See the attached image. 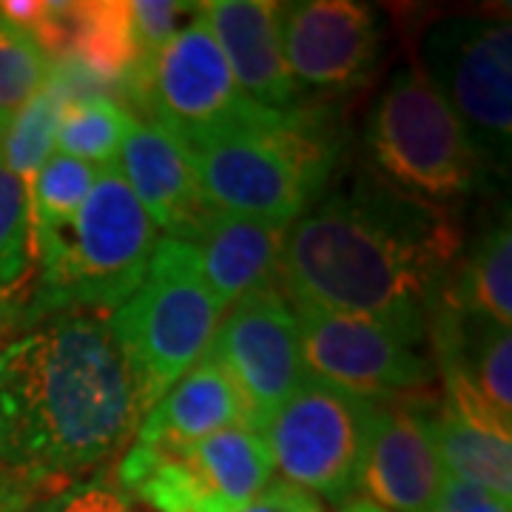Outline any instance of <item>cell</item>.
Returning <instances> with one entry per match:
<instances>
[{
	"instance_id": "cell-1",
	"label": "cell",
	"mask_w": 512,
	"mask_h": 512,
	"mask_svg": "<svg viewBox=\"0 0 512 512\" xmlns=\"http://www.w3.org/2000/svg\"><path fill=\"white\" fill-rule=\"evenodd\" d=\"M458 259L461 228L450 208L359 177L288 228L279 291L293 308L370 319L416 350Z\"/></svg>"
},
{
	"instance_id": "cell-2",
	"label": "cell",
	"mask_w": 512,
	"mask_h": 512,
	"mask_svg": "<svg viewBox=\"0 0 512 512\" xmlns=\"http://www.w3.org/2000/svg\"><path fill=\"white\" fill-rule=\"evenodd\" d=\"M140 419L123 353L94 316H57L0 350V467L12 476L69 487Z\"/></svg>"
},
{
	"instance_id": "cell-3",
	"label": "cell",
	"mask_w": 512,
	"mask_h": 512,
	"mask_svg": "<svg viewBox=\"0 0 512 512\" xmlns=\"http://www.w3.org/2000/svg\"><path fill=\"white\" fill-rule=\"evenodd\" d=\"M157 245L160 231L117 165L100 168L77 217L37 239L40 288L32 319L66 311H117L143 285Z\"/></svg>"
},
{
	"instance_id": "cell-4",
	"label": "cell",
	"mask_w": 512,
	"mask_h": 512,
	"mask_svg": "<svg viewBox=\"0 0 512 512\" xmlns=\"http://www.w3.org/2000/svg\"><path fill=\"white\" fill-rule=\"evenodd\" d=\"M214 211L291 228L328 185L336 146L319 114L276 111L259 128L188 146Z\"/></svg>"
},
{
	"instance_id": "cell-5",
	"label": "cell",
	"mask_w": 512,
	"mask_h": 512,
	"mask_svg": "<svg viewBox=\"0 0 512 512\" xmlns=\"http://www.w3.org/2000/svg\"><path fill=\"white\" fill-rule=\"evenodd\" d=\"M222 313L202 276L197 248L183 239H160L143 285L109 319L143 416L200 362Z\"/></svg>"
},
{
	"instance_id": "cell-6",
	"label": "cell",
	"mask_w": 512,
	"mask_h": 512,
	"mask_svg": "<svg viewBox=\"0 0 512 512\" xmlns=\"http://www.w3.org/2000/svg\"><path fill=\"white\" fill-rule=\"evenodd\" d=\"M367 148L393 188L436 208L467 200L487 177L456 114L416 66L393 74L376 100Z\"/></svg>"
},
{
	"instance_id": "cell-7",
	"label": "cell",
	"mask_w": 512,
	"mask_h": 512,
	"mask_svg": "<svg viewBox=\"0 0 512 512\" xmlns=\"http://www.w3.org/2000/svg\"><path fill=\"white\" fill-rule=\"evenodd\" d=\"M421 77L456 114L481 163L507 171L512 154V29L504 18L456 15L421 37Z\"/></svg>"
},
{
	"instance_id": "cell-8",
	"label": "cell",
	"mask_w": 512,
	"mask_h": 512,
	"mask_svg": "<svg viewBox=\"0 0 512 512\" xmlns=\"http://www.w3.org/2000/svg\"><path fill=\"white\" fill-rule=\"evenodd\" d=\"M274 476L265 436L231 427L183 447L131 444L117 481L151 512H242Z\"/></svg>"
},
{
	"instance_id": "cell-9",
	"label": "cell",
	"mask_w": 512,
	"mask_h": 512,
	"mask_svg": "<svg viewBox=\"0 0 512 512\" xmlns=\"http://www.w3.org/2000/svg\"><path fill=\"white\" fill-rule=\"evenodd\" d=\"M376 404L311 376L262 430L274 467L316 498L345 504L359 490Z\"/></svg>"
},
{
	"instance_id": "cell-10",
	"label": "cell",
	"mask_w": 512,
	"mask_h": 512,
	"mask_svg": "<svg viewBox=\"0 0 512 512\" xmlns=\"http://www.w3.org/2000/svg\"><path fill=\"white\" fill-rule=\"evenodd\" d=\"M137 103L151 111V123L174 134L185 148L265 126L276 114L259 109L239 92L231 66L202 18L200 3L188 26L154 57Z\"/></svg>"
},
{
	"instance_id": "cell-11",
	"label": "cell",
	"mask_w": 512,
	"mask_h": 512,
	"mask_svg": "<svg viewBox=\"0 0 512 512\" xmlns=\"http://www.w3.org/2000/svg\"><path fill=\"white\" fill-rule=\"evenodd\" d=\"M202 356L237 387L256 433H262L279 407L311 379L302 362L296 313L274 285L245 293L222 313Z\"/></svg>"
},
{
	"instance_id": "cell-12",
	"label": "cell",
	"mask_w": 512,
	"mask_h": 512,
	"mask_svg": "<svg viewBox=\"0 0 512 512\" xmlns=\"http://www.w3.org/2000/svg\"><path fill=\"white\" fill-rule=\"evenodd\" d=\"M293 308V305H291ZM308 376L379 402L433 382V367L382 325L350 313L293 308Z\"/></svg>"
},
{
	"instance_id": "cell-13",
	"label": "cell",
	"mask_w": 512,
	"mask_h": 512,
	"mask_svg": "<svg viewBox=\"0 0 512 512\" xmlns=\"http://www.w3.org/2000/svg\"><path fill=\"white\" fill-rule=\"evenodd\" d=\"M282 52L296 89L350 92L373 77L382 55L376 12L353 0L279 6Z\"/></svg>"
},
{
	"instance_id": "cell-14",
	"label": "cell",
	"mask_w": 512,
	"mask_h": 512,
	"mask_svg": "<svg viewBox=\"0 0 512 512\" xmlns=\"http://www.w3.org/2000/svg\"><path fill=\"white\" fill-rule=\"evenodd\" d=\"M114 165L148 220L168 239L191 242L214 211L202 194L191 151L151 120H134Z\"/></svg>"
},
{
	"instance_id": "cell-15",
	"label": "cell",
	"mask_w": 512,
	"mask_h": 512,
	"mask_svg": "<svg viewBox=\"0 0 512 512\" xmlns=\"http://www.w3.org/2000/svg\"><path fill=\"white\" fill-rule=\"evenodd\" d=\"M430 421L410 404H376L359 490L384 512H430L444 481Z\"/></svg>"
},
{
	"instance_id": "cell-16",
	"label": "cell",
	"mask_w": 512,
	"mask_h": 512,
	"mask_svg": "<svg viewBox=\"0 0 512 512\" xmlns=\"http://www.w3.org/2000/svg\"><path fill=\"white\" fill-rule=\"evenodd\" d=\"M279 6L271 0H211L200 3V12L239 92L259 109L288 111L299 89L282 52Z\"/></svg>"
},
{
	"instance_id": "cell-17",
	"label": "cell",
	"mask_w": 512,
	"mask_h": 512,
	"mask_svg": "<svg viewBox=\"0 0 512 512\" xmlns=\"http://www.w3.org/2000/svg\"><path fill=\"white\" fill-rule=\"evenodd\" d=\"M288 228L274 222L211 211L191 245L197 248L202 276L228 311L245 293L268 288L279 274Z\"/></svg>"
},
{
	"instance_id": "cell-18",
	"label": "cell",
	"mask_w": 512,
	"mask_h": 512,
	"mask_svg": "<svg viewBox=\"0 0 512 512\" xmlns=\"http://www.w3.org/2000/svg\"><path fill=\"white\" fill-rule=\"evenodd\" d=\"M46 57L66 60L77 77L97 83H126L140 74V49L123 0L55 3V32Z\"/></svg>"
},
{
	"instance_id": "cell-19",
	"label": "cell",
	"mask_w": 512,
	"mask_h": 512,
	"mask_svg": "<svg viewBox=\"0 0 512 512\" xmlns=\"http://www.w3.org/2000/svg\"><path fill=\"white\" fill-rule=\"evenodd\" d=\"M140 421L134 444L146 447H183L231 427H251L237 387L205 356Z\"/></svg>"
},
{
	"instance_id": "cell-20",
	"label": "cell",
	"mask_w": 512,
	"mask_h": 512,
	"mask_svg": "<svg viewBox=\"0 0 512 512\" xmlns=\"http://www.w3.org/2000/svg\"><path fill=\"white\" fill-rule=\"evenodd\" d=\"M427 421L447 476L512 501V421L487 404L447 399Z\"/></svg>"
},
{
	"instance_id": "cell-21",
	"label": "cell",
	"mask_w": 512,
	"mask_h": 512,
	"mask_svg": "<svg viewBox=\"0 0 512 512\" xmlns=\"http://www.w3.org/2000/svg\"><path fill=\"white\" fill-rule=\"evenodd\" d=\"M444 299L456 308L484 316L501 328L512 322V234L510 220L484 231L464 262L456 265Z\"/></svg>"
},
{
	"instance_id": "cell-22",
	"label": "cell",
	"mask_w": 512,
	"mask_h": 512,
	"mask_svg": "<svg viewBox=\"0 0 512 512\" xmlns=\"http://www.w3.org/2000/svg\"><path fill=\"white\" fill-rule=\"evenodd\" d=\"M72 89V77L63 72L49 74L46 86L9 120L0 146V165L15 174L26 188H32L37 171L55 154L57 126L66 106L74 100Z\"/></svg>"
},
{
	"instance_id": "cell-23",
	"label": "cell",
	"mask_w": 512,
	"mask_h": 512,
	"mask_svg": "<svg viewBox=\"0 0 512 512\" xmlns=\"http://www.w3.org/2000/svg\"><path fill=\"white\" fill-rule=\"evenodd\" d=\"M134 114L109 97H74L57 126L55 146L60 154L94 168L114 165Z\"/></svg>"
},
{
	"instance_id": "cell-24",
	"label": "cell",
	"mask_w": 512,
	"mask_h": 512,
	"mask_svg": "<svg viewBox=\"0 0 512 512\" xmlns=\"http://www.w3.org/2000/svg\"><path fill=\"white\" fill-rule=\"evenodd\" d=\"M37 268L32 194L0 165V302L18 296Z\"/></svg>"
},
{
	"instance_id": "cell-25",
	"label": "cell",
	"mask_w": 512,
	"mask_h": 512,
	"mask_svg": "<svg viewBox=\"0 0 512 512\" xmlns=\"http://www.w3.org/2000/svg\"><path fill=\"white\" fill-rule=\"evenodd\" d=\"M97 171L89 163H80L55 151L32 180V220H35V239L55 234L66 228L83 208L92 191Z\"/></svg>"
},
{
	"instance_id": "cell-26",
	"label": "cell",
	"mask_w": 512,
	"mask_h": 512,
	"mask_svg": "<svg viewBox=\"0 0 512 512\" xmlns=\"http://www.w3.org/2000/svg\"><path fill=\"white\" fill-rule=\"evenodd\" d=\"M49 57L29 35L0 18V114L12 117L49 80Z\"/></svg>"
},
{
	"instance_id": "cell-27",
	"label": "cell",
	"mask_w": 512,
	"mask_h": 512,
	"mask_svg": "<svg viewBox=\"0 0 512 512\" xmlns=\"http://www.w3.org/2000/svg\"><path fill=\"white\" fill-rule=\"evenodd\" d=\"M131 12V29L140 49V74L131 86V94H137L146 83V74L154 63V57L165 49V43L183 29V20L197 12V3H180V0H137L128 3Z\"/></svg>"
},
{
	"instance_id": "cell-28",
	"label": "cell",
	"mask_w": 512,
	"mask_h": 512,
	"mask_svg": "<svg viewBox=\"0 0 512 512\" xmlns=\"http://www.w3.org/2000/svg\"><path fill=\"white\" fill-rule=\"evenodd\" d=\"M37 512H151L134 495L120 487L111 476H94L86 481H72L57 490Z\"/></svg>"
},
{
	"instance_id": "cell-29",
	"label": "cell",
	"mask_w": 512,
	"mask_h": 512,
	"mask_svg": "<svg viewBox=\"0 0 512 512\" xmlns=\"http://www.w3.org/2000/svg\"><path fill=\"white\" fill-rule=\"evenodd\" d=\"M430 512H510V501H501L461 478L444 476Z\"/></svg>"
},
{
	"instance_id": "cell-30",
	"label": "cell",
	"mask_w": 512,
	"mask_h": 512,
	"mask_svg": "<svg viewBox=\"0 0 512 512\" xmlns=\"http://www.w3.org/2000/svg\"><path fill=\"white\" fill-rule=\"evenodd\" d=\"M242 512H325L319 498L285 478H274Z\"/></svg>"
},
{
	"instance_id": "cell-31",
	"label": "cell",
	"mask_w": 512,
	"mask_h": 512,
	"mask_svg": "<svg viewBox=\"0 0 512 512\" xmlns=\"http://www.w3.org/2000/svg\"><path fill=\"white\" fill-rule=\"evenodd\" d=\"M342 512H384L382 507L370 504V501H353L348 507H342Z\"/></svg>"
},
{
	"instance_id": "cell-32",
	"label": "cell",
	"mask_w": 512,
	"mask_h": 512,
	"mask_svg": "<svg viewBox=\"0 0 512 512\" xmlns=\"http://www.w3.org/2000/svg\"><path fill=\"white\" fill-rule=\"evenodd\" d=\"M9 120H12V117H3V114H0V146H3V137H6V128H9Z\"/></svg>"
},
{
	"instance_id": "cell-33",
	"label": "cell",
	"mask_w": 512,
	"mask_h": 512,
	"mask_svg": "<svg viewBox=\"0 0 512 512\" xmlns=\"http://www.w3.org/2000/svg\"><path fill=\"white\" fill-rule=\"evenodd\" d=\"M0 512H9V510H0Z\"/></svg>"
}]
</instances>
